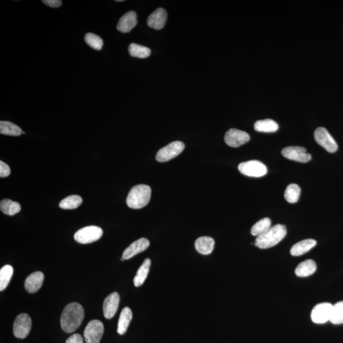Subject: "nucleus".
<instances>
[{"label":"nucleus","mask_w":343,"mask_h":343,"mask_svg":"<svg viewBox=\"0 0 343 343\" xmlns=\"http://www.w3.org/2000/svg\"><path fill=\"white\" fill-rule=\"evenodd\" d=\"M333 305L329 303L316 305L311 311V318L315 324H324L330 321Z\"/></svg>","instance_id":"10"},{"label":"nucleus","mask_w":343,"mask_h":343,"mask_svg":"<svg viewBox=\"0 0 343 343\" xmlns=\"http://www.w3.org/2000/svg\"><path fill=\"white\" fill-rule=\"evenodd\" d=\"M250 140L249 135L247 132L231 128L226 133L225 136V143L228 146L232 148H238L245 145Z\"/></svg>","instance_id":"11"},{"label":"nucleus","mask_w":343,"mask_h":343,"mask_svg":"<svg viewBox=\"0 0 343 343\" xmlns=\"http://www.w3.org/2000/svg\"><path fill=\"white\" fill-rule=\"evenodd\" d=\"M330 322L335 325L343 324V302L333 305Z\"/></svg>","instance_id":"31"},{"label":"nucleus","mask_w":343,"mask_h":343,"mask_svg":"<svg viewBox=\"0 0 343 343\" xmlns=\"http://www.w3.org/2000/svg\"><path fill=\"white\" fill-rule=\"evenodd\" d=\"M119 303V296L117 293H113L105 299L103 304V313L106 318L111 319L114 317L118 308Z\"/></svg>","instance_id":"14"},{"label":"nucleus","mask_w":343,"mask_h":343,"mask_svg":"<svg viewBox=\"0 0 343 343\" xmlns=\"http://www.w3.org/2000/svg\"><path fill=\"white\" fill-rule=\"evenodd\" d=\"M316 245V240L313 239H306L301 241L293 245L291 249V254L293 256H300L310 251Z\"/></svg>","instance_id":"19"},{"label":"nucleus","mask_w":343,"mask_h":343,"mask_svg":"<svg viewBox=\"0 0 343 343\" xmlns=\"http://www.w3.org/2000/svg\"><path fill=\"white\" fill-rule=\"evenodd\" d=\"M44 281V274L40 271L35 272L28 276L25 281V289L30 294L37 293L41 288Z\"/></svg>","instance_id":"17"},{"label":"nucleus","mask_w":343,"mask_h":343,"mask_svg":"<svg viewBox=\"0 0 343 343\" xmlns=\"http://www.w3.org/2000/svg\"><path fill=\"white\" fill-rule=\"evenodd\" d=\"M104 331L105 329L101 321L98 320L90 321L84 331V339L86 343H100Z\"/></svg>","instance_id":"7"},{"label":"nucleus","mask_w":343,"mask_h":343,"mask_svg":"<svg viewBox=\"0 0 343 343\" xmlns=\"http://www.w3.org/2000/svg\"><path fill=\"white\" fill-rule=\"evenodd\" d=\"M185 145L181 141H174L161 148L157 152L156 159L159 162H165L176 158L185 149Z\"/></svg>","instance_id":"6"},{"label":"nucleus","mask_w":343,"mask_h":343,"mask_svg":"<svg viewBox=\"0 0 343 343\" xmlns=\"http://www.w3.org/2000/svg\"><path fill=\"white\" fill-rule=\"evenodd\" d=\"M132 319V312L129 307H125L121 312L119 316L118 329L117 332L120 335H123L127 331L130 323Z\"/></svg>","instance_id":"21"},{"label":"nucleus","mask_w":343,"mask_h":343,"mask_svg":"<svg viewBox=\"0 0 343 343\" xmlns=\"http://www.w3.org/2000/svg\"><path fill=\"white\" fill-rule=\"evenodd\" d=\"M137 23L136 13L130 11L124 14L118 22L117 30L123 33H129L133 28L136 27Z\"/></svg>","instance_id":"16"},{"label":"nucleus","mask_w":343,"mask_h":343,"mask_svg":"<svg viewBox=\"0 0 343 343\" xmlns=\"http://www.w3.org/2000/svg\"><path fill=\"white\" fill-rule=\"evenodd\" d=\"M316 270V265L313 260H307L301 263L295 269V273L300 277H306L313 274Z\"/></svg>","instance_id":"20"},{"label":"nucleus","mask_w":343,"mask_h":343,"mask_svg":"<svg viewBox=\"0 0 343 343\" xmlns=\"http://www.w3.org/2000/svg\"><path fill=\"white\" fill-rule=\"evenodd\" d=\"M0 133L6 136H20L23 134V131L19 126L10 121H0Z\"/></svg>","instance_id":"24"},{"label":"nucleus","mask_w":343,"mask_h":343,"mask_svg":"<svg viewBox=\"0 0 343 343\" xmlns=\"http://www.w3.org/2000/svg\"><path fill=\"white\" fill-rule=\"evenodd\" d=\"M103 234V229L96 226H89L79 229L75 234L74 238L77 242L87 244L96 242L102 237Z\"/></svg>","instance_id":"4"},{"label":"nucleus","mask_w":343,"mask_h":343,"mask_svg":"<svg viewBox=\"0 0 343 343\" xmlns=\"http://www.w3.org/2000/svg\"><path fill=\"white\" fill-rule=\"evenodd\" d=\"M271 226V221L269 218H266L258 221L252 227L251 233L252 235L258 236L267 232Z\"/></svg>","instance_id":"30"},{"label":"nucleus","mask_w":343,"mask_h":343,"mask_svg":"<svg viewBox=\"0 0 343 343\" xmlns=\"http://www.w3.org/2000/svg\"><path fill=\"white\" fill-rule=\"evenodd\" d=\"M300 187L296 184H291L285 190L284 193L285 199L289 203H296L298 201L299 198H300Z\"/></svg>","instance_id":"29"},{"label":"nucleus","mask_w":343,"mask_h":343,"mask_svg":"<svg viewBox=\"0 0 343 343\" xmlns=\"http://www.w3.org/2000/svg\"><path fill=\"white\" fill-rule=\"evenodd\" d=\"M32 321L30 315L21 313L17 316L14 323L13 332L15 337L24 339L27 337L32 329Z\"/></svg>","instance_id":"9"},{"label":"nucleus","mask_w":343,"mask_h":343,"mask_svg":"<svg viewBox=\"0 0 343 343\" xmlns=\"http://www.w3.org/2000/svg\"><path fill=\"white\" fill-rule=\"evenodd\" d=\"M14 269L11 265L4 266L0 269V291H3L8 286L12 277Z\"/></svg>","instance_id":"26"},{"label":"nucleus","mask_w":343,"mask_h":343,"mask_svg":"<svg viewBox=\"0 0 343 343\" xmlns=\"http://www.w3.org/2000/svg\"><path fill=\"white\" fill-rule=\"evenodd\" d=\"M287 234L286 227L282 225H276L270 228L265 233L257 236L254 245L261 249H269L285 238Z\"/></svg>","instance_id":"2"},{"label":"nucleus","mask_w":343,"mask_h":343,"mask_svg":"<svg viewBox=\"0 0 343 343\" xmlns=\"http://www.w3.org/2000/svg\"><path fill=\"white\" fill-rule=\"evenodd\" d=\"M214 245V239L209 236H201L196 240L194 247L197 251L203 255H209L213 251Z\"/></svg>","instance_id":"18"},{"label":"nucleus","mask_w":343,"mask_h":343,"mask_svg":"<svg viewBox=\"0 0 343 343\" xmlns=\"http://www.w3.org/2000/svg\"><path fill=\"white\" fill-rule=\"evenodd\" d=\"M150 244V241L146 238L135 241L124 251L121 260H130L137 254L146 251L149 247Z\"/></svg>","instance_id":"13"},{"label":"nucleus","mask_w":343,"mask_h":343,"mask_svg":"<svg viewBox=\"0 0 343 343\" xmlns=\"http://www.w3.org/2000/svg\"><path fill=\"white\" fill-rule=\"evenodd\" d=\"M128 52L131 56L140 59L147 58L151 55V50L149 48L136 43L130 44L128 46Z\"/></svg>","instance_id":"27"},{"label":"nucleus","mask_w":343,"mask_h":343,"mask_svg":"<svg viewBox=\"0 0 343 343\" xmlns=\"http://www.w3.org/2000/svg\"><path fill=\"white\" fill-rule=\"evenodd\" d=\"M85 316L83 307L77 303L68 304L61 317L62 329L67 333H74L80 326Z\"/></svg>","instance_id":"1"},{"label":"nucleus","mask_w":343,"mask_h":343,"mask_svg":"<svg viewBox=\"0 0 343 343\" xmlns=\"http://www.w3.org/2000/svg\"><path fill=\"white\" fill-rule=\"evenodd\" d=\"M83 199L78 195H70L64 198L59 203V207L63 209H75L80 206Z\"/></svg>","instance_id":"28"},{"label":"nucleus","mask_w":343,"mask_h":343,"mask_svg":"<svg viewBox=\"0 0 343 343\" xmlns=\"http://www.w3.org/2000/svg\"><path fill=\"white\" fill-rule=\"evenodd\" d=\"M238 168L241 174L254 178L264 176L267 172L265 165L258 160H250L241 163Z\"/></svg>","instance_id":"5"},{"label":"nucleus","mask_w":343,"mask_h":343,"mask_svg":"<svg viewBox=\"0 0 343 343\" xmlns=\"http://www.w3.org/2000/svg\"><path fill=\"white\" fill-rule=\"evenodd\" d=\"M10 174V169L9 166L3 161H0V177L1 178H6Z\"/></svg>","instance_id":"33"},{"label":"nucleus","mask_w":343,"mask_h":343,"mask_svg":"<svg viewBox=\"0 0 343 343\" xmlns=\"http://www.w3.org/2000/svg\"><path fill=\"white\" fill-rule=\"evenodd\" d=\"M0 209L3 213L8 216H14L21 211V205L16 201L5 199L0 203Z\"/></svg>","instance_id":"25"},{"label":"nucleus","mask_w":343,"mask_h":343,"mask_svg":"<svg viewBox=\"0 0 343 343\" xmlns=\"http://www.w3.org/2000/svg\"><path fill=\"white\" fill-rule=\"evenodd\" d=\"M152 189L149 186L139 185L133 187L127 196L126 202L128 207L139 209L148 204L151 199Z\"/></svg>","instance_id":"3"},{"label":"nucleus","mask_w":343,"mask_h":343,"mask_svg":"<svg viewBox=\"0 0 343 343\" xmlns=\"http://www.w3.org/2000/svg\"><path fill=\"white\" fill-rule=\"evenodd\" d=\"M85 40L88 45L95 50H100L103 48V41L101 37L94 34L88 33L85 37Z\"/></svg>","instance_id":"32"},{"label":"nucleus","mask_w":343,"mask_h":343,"mask_svg":"<svg viewBox=\"0 0 343 343\" xmlns=\"http://www.w3.org/2000/svg\"><path fill=\"white\" fill-rule=\"evenodd\" d=\"M314 137L316 142L321 147L324 148L326 151L331 152H335L338 149L337 143L334 140L331 135L327 131L326 128L318 127L314 133Z\"/></svg>","instance_id":"8"},{"label":"nucleus","mask_w":343,"mask_h":343,"mask_svg":"<svg viewBox=\"0 0 343 343\" xmlns=\"http://www.w3.org/2000/svg\"><path fill=\"white\" fill-rule=\"evenodd\" d=\"M42 2L45 5L53 8H59L62 5L61 0H43Z\"/></svg>","instance_id":"35"},{"label":"nucleus","mask_w":343,"mask_h":343,"mask_svg":"<svg viewBox=\"0 0 343 343\" xmlns=\"http://www.w3.org/2000/svg\"><path fill=\"white\" fill-rule=\"evenodd\" d=\"M66 343H83L82 336L80 334H75L68 339Z\"/></svg>","instance_id":"34"},{"label":"nucleus","mask_w":343,"mask_h":343,"mask_svg":"<svg viewBox=\"0 0 343 343\" xmlns=\"http://www.w3.org/2000/svg\"><path fill=\"white\" fill-rule=\"evenodd\" d=\"M282 155L289 160L307 163L311 160L310 154L307 153L306 148L301 147H289L282 151Z\"/></svg>","instance_id":"12"},{"label":"nucleus","mask_w":343,"mask_h":343,"mask_svg":"<svg viewBox=\"0 0 343 343\" xmlns=\"http://www.w3.org/2000/svg\"><path fill=\"white\" fill-rule=\"evenodd\" d=\"M278 123L271 119H262L257 121L254 124V129L256 131L265 133H273L277 131Z\"/></svg>","instance_id":"23"},{"label":"nucleus","mask_w":343,"mask_h":343,"mask_svg":"<svg viewBox=\"0 0 343 343\" xmlns=\"http://www.w3.org/2000/svg\"><path fill=\"white\" fill-rule=\"evenodd\" d=\"M152 261L150 259H146L141 267H139L137 272L136 276L134 277V284L135 286L138 287L141 286L147 278L148 273H149L150 267H151Z\"/></svg>","instance_id":"22"},{"label":"nucleus","mask_w":343,"mask_h":343,"mask_svg":"<svg viewBox=\"0 0 343 343\" xmlns=\"http://www.w3.org/2000/svg\"><path fill=\"white\" fill-rule=\"evenodd\" d=\"M167 13L162 8H159L154 11L148 17L147 24L149 27L154 30H161L167 21Z\"/></svg>","instance_id":"15"}]
</instances>
